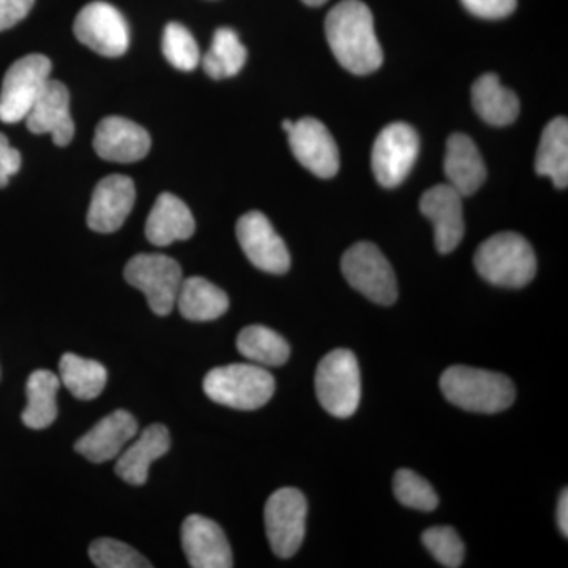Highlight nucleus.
Returning <instances> with one entry per match:
<instances>
[{
  "label": "nucleus",
  "instance_id": "obj_1",
  "mask_svg": "<svg viewBox=\"0 0 568 568\" xmlns=\"http://www.w3.org/2000/svg\"><path fill=\"white\" fill-rule=\"evenodd\" d=\"M325 36L336 61L351 73L364 77L383 65L372 10L361 0L336 3L325 18Z\"/></svg>",
  "mask_w": 568,
  "mask_h": 568
},
{
  "label": "nucleus",
  "instance_id": "obj_2",
  "mask_svg": "<svg viewBox=\"0 0 568 568\" xmlns=\"http://www.w3.org/2000/svg\"><path fill=\"white\" fill-rule=\"evenodd\" d=\"M440 390L452 405L470 413L497 414L514 405V383L500 373L452 366L440 376Z\"/></svg>",
  "mask_w": 568,
  "mask_h": 568
},
{
  "label": "nucleus",
  "instance_id": "obj_3",
  "mask_svg": "<svg viewBox=\"0 0 568 568\" xmlns=\"http://www.w3.org/2000/svg\"><path fill=\"white\" fill-rule=\"evenodd\" d=\"M474 264L481 278L500 287H525L537 272L532 246L517 233H499L478 246Z\"/></svg>",
  "mask_w": 568,
  "mask_h": 568
},
{
  "label": "nucleus",
  "instance_id": "obj_4",
  "mask_svg": "<svg viewBox=\"0 0 568 568\" xmlns=\"http://www.w3.org/2000/svg\"><path fill=\"white\" fill-rule=\"evenodd\" d=\"M204 392L219 405L254 410L271 402L275 394V379L256 364L220 366L204 377Z\"/></svg>",
  "mask_w": 568,
  "mask_h": 568
},
{
  "label": "nucleus",
  "instance_id": "obj_5",
  "mask_svg": "<svg viewBox=\"0 0 568 568\" xmlns=\"http://www.w3.org/2000/svg\"><path fill=\"white\" fill-rule=\"evenodd\" d=\"M316 395L332 416H354L362 396L361 368L354 353L335 349L325 355L317 366Z\"/></svg>",
  "mask_w": 568,
  "mask_h": 568
},
{
  "label": "nucleus",
  "instance_id": "obj_6",
  "mask_svg": "<svg viewBox=\"0 0 568 568\" xmlns=\"http://www.w3.org/2000/svg\"><path fill=\"white\" fill-rule=\"evenodd\" d=\"M347 283L377 305L395 304L398 284L394 268L376 245L358 242L351 246L342 260Z\"/></svg>",
  "mask_w": 568,
  "mask_h": 568
},
{
  "label": "nucleus",
  "instance_id": "obj_7",
  "mask_svg": "<svg viewBox=\"0 0 568 568\" xmlns=\"http://www.w3.org/2000/svg\"><path fill=\"white\" fill-rule=\"evenodd\" d=\"M125 280L148 297L155 315L173 312L181 290L182 268L173 257L164 254H136L126 264Z\"/></svg>",
  "mask_w": 568,
  "mask_h": 568
},
{
  "label": "nucleus",
  "instance_id": "obj_8",
  "mask_svg": "<svg viewBox=\"0 0 568 568\" xmlns=\"http://www.w3.org/2000/svg\"><path fill=\"white\" fill-rule=\"evenodd\" d=\"M51 61L43 54H29L13 63L6 73L0 91V121H24L33 103L51 80Z\"/></svg>",
  "mask_w": 568,
  "mask_h": 568
},
{
  "label": "nucleus",
  "instance_id": "obj_9",
  "mask_svg": "<svg viewBox=\"0 0 568 568\" xmlns=\"http://www.w3.org/2000/svg\"><path fill=\"white\" fill-rule=\"evenodd\" d=\"M308 506L304 493L282 488L268 497L264 518L268 544L278 558H293L304 544Z\"/></svg>",
  "mask_w": 568,
  "mask_h": 568
},
{
  "label": "nucleus",
  "instance_id": "obj_10",
  "mask_svg": "<svg viewBox=\"0 0 568 568\" xmlns=\"http://www.w3.org/2000/svg\"><path fill=\"white\" fill-rule=\"evenodd\" d=\"M420 140L413 126L395 122L376 138L372 152V166L377 182L395 189L405 181L416 163Z\"/></svg>",
  "mask_w": 568,
  "mask_h": 568
},
{
  "label": "nucleus",
  "instance_id": "obj_11",
  "mask_svg": "<svg viewBox=\"0 0 568 568\" xmlns=\"http://www.w3.org/2000/svg\"><path fill=\"white\" fill-rule=\"evenodd\" d=\"M74 36L104 58H119L130 47V29L121 11L111 3H88L74 20Z\"/></svg>",
  "mask_w": 568,
  "mask_h": 568
},
{
  "label": "nucleus",
  "instance_id": "obj_12",
  "mask_svg": "<svg viewBox=\"0 0 568 568\" xmlns=\"http://www.w3.org/2000/svg\"><path fill=\"white\" fill-rule=\"evenodd\" d=\"M235 233L239 244L254 267L275 275H283L290 271L291 254L287 246L264 213H245L239 220Z\"/></svg>",
  "mask_w": 568,
  "mask_h": 568
},
{
  "label": "nucleus",
  "instance_id": "obj_13",
  "mask_svg": "<svg viewBox=\"0 0 568 568\" xmlns=\"http://www.w3.org/2000/svg\"><path fill=\"white\" fill-rule=\"evenodd\" d=\"M295 160L321 179L334 178L339 170V153L327 126L315 118L294 122L287 133Z\"/></svg>",
  "mask_w": 568,
  "mask_h": 568
},
{
  "label": "nucleus",
  "instance_id": "obj_14",
  "mask_svg": "<svg viewBox=\"0 0 568 568\" xmlns=\"http://www.w3.org/2000/svg\"><path fill=\"white\" fill-rule=\"evenodd\" d=\"M134 200L136 190L132 179L121 174L102 179L92 194L88 212L89 227L102 234L121 230L132 212Z\"/></svg>",
  "mask_w": 568,
  "mask_h": 568
},
{
  "label": "nucleus",
  "instance_id": "obj_15",
  "mask_svg": "<svg viewBox=\"0 0 568 568\" xmlns=\"http://www.w3.org/2000/svg\"><path fill=\"white\" fill-rule=\"evenodd\" d=\"M462 194L450 185H436L424 193L420 212L435 227L437 252L448 254L462 244L465 235Z\"/></svg>",
  "mask_w": 568,
  "mask_h": 568
},
{
  "label": "nucleus",
  "instance_id": "obj_16",
  "mask_svg": "<svg viewBox=\"0 0 568 568\" xmlns=\"http://www.w3.org/2000/svg\"><path fill=\"white\" fill-rule=\"evenodd\" d=\"M182 547L193 568H230L233 551L223 529L212 519L192 515L182 525Z\"/></svg>",
  "mask_w": 568,
  "mask_h": 568
},
{
  "label": "nucleus",
  "instance_id": "obj_17",
  "mask_svg": "<svg viewBox=\"0 0 568 568\" xmlns=\"http://www.w3.org/2000/svg\"><path fill=\"white\" fill-rule=\"evenodd\" d=\"M151 136L141 125L121 118L110 115L99 123L93 138V148L106 162H140L151 151Z\"/></svg>",
  "mask_w": 568,
  "mask_h": 568
},
{
  "label": "nucleus",
  "instance_id": "obj_18",
  "mask_svg": "<svg viewBox=\"0 0 568 568\" xmlns=\"http://www.w3.org/2000/svg\"><path fill=\"white\" fill-rule=\"evenodd\" d=\"M24 121L32 133L51 134L54 144L69 145L74 136V122L65 85L61 81H48Z\"/></svg>",
  "mask_w": 568,
  "mask_h": 568
},
{
  "label": "nucleus",
  "instance_id": "obj_19",
  "mask_svg": "<svg viewBox=\"0 0 568 568\" xmlns=\"http://www.w3.org/2000/svg\"><path fill=\"white\" fill-rule=\"evenodd\" d=\"M136 418L126 410L119 409L102 418L91 432L85 433L74 448L89 462H111L121 455L123 447L136 436Z\"/></svg>",
  "mask_w": 568,
  "mask_h": 568
},
{
  "label": "nucleus",
  "instance_id": "obj_20",
  "mask_svg": "<svg viewBox=\"0 0 568 568\" xmlns=\"http://www.w3.org/2000/svg\"><path fill=\"white\" fill-rule=\"evenodd\" d=\"M171 439L166 426L153 424L142 435L121 452L115 463V474L126 484L141 487L148 481L149 467L155 459L162 458L170 450Z\"/></svg>",
  "mask_w": 568,
  "mask_h": 568
},
{
  "label": "nucleus",
  "instance_id": "obj_21",
  "mask_svg": "<svg viewBox=\"0 0 568 568\" xmlns=\"http://www.w3.org/2000/svg\"><path fill=\"white\" fill-rule=\"evenodd\" d=\"M444 171L448 179L447 185L457 190L462 196L476 193L487 179V166L477 145L463 133L448 138Z\"/></svg>",
  "mask_w": 568,
  "mask_h": 568
},
{
  "label": "nucleus",
  "instance_id": "obj_22",
  "mask_svg": "<svg viewBox=\"0 0 568 568\" xmlns=\"http://www.w3.org/2000/svg\"><path fill=\"white\" fill-rule=\"evenodd\" d=\"M196 230L189 205L171 193L160 194L145 223V237L156 246L186 241Z\"/></svg>",
  "mask_w": 568,
  "mask_h": 568
},
{
  "label": "nucleus",
  "instance_id": "obj_23",
  "mask_svg": "<svg viewBox=\"0 0 568 568\" xmlns=\"http://www.w3.org/2000/svg\"><path fill=\"white\" fill-rule=\"evenodd\" d=\"M179 312L185 320L194 323H207L222 317L230 308V298L219 286L201 278L183 280L181 290H179L178 301Z\"/></svg>",
  "mask_w": 568,
  "mask_h": 568
},
{
  "label": "nucleus",
  "instance_id": "obj_24",
  "mask_svg": "<svg viewBox=\"0 0 568 568\" xmlns=\"http://www.w3.org/2000/svg\"><path fill=\"white\" fill-rule=\"evenodd\" d=\"M473 104L477 114L489 125H510L519 114L518 97L504 88L493 73L484 74L474 82Z\"/></svg>",
  "mask_w": 568,
  "mask_h": 568
},
{
  "label": "nucleus",
  "instance_id": "obj_25",
  "mask_svg": "<svg viewBox=\"0 0 568 568\" xmlns=\"http://www.w3.org/2000/svg\"><path fill=\"white\" fill-rule=\"evenodd\" d=\"M536 173L551 179L556 189L568 185V122L556 118L545 126L536 156Z\"/></svg>",
  "mask_w": 568,
  "mask_h": 568
},
{
  "label": "nucleus",
  "instance_id": "obj_26",
  "mask_svg": "<svg viewBox=\"0 0 568 568\" xmlns=\"http://www.w3.org/2000/svg\"><path fill=\"white\" fill-rule=\"evenodd\" d=\"M61 379L48 369H37L28 381V406L22 410V424L32 429H43L58 417V396Z\"/></svg>",
  "mask_w": 568,
  "mask_h": 568
},
{
  "label": "nucleus",
  "instance_id": "obj_27",
  "mask_svg": "<svg viewBox=\"0 0 568 568\" xmlns=\"http://www.w3.org/2000/svg\"><path fill=\"white\" fill-rule=\"evenodd\" d=\"M59 379L74 398L93 399L106 386L108 372L100 362L77 354H63L59 364Z\"/></svg>",
  "mask_w": 568,
  "mask_h": 568
},
{
  "label": "nucleus",
  "instance_id": "obj_28",
  "mask_svg": "<svg viewBox=\"0 0 568 568\" xmlns=\"http://www.w3.org/2000/svg\"><path fill=\"white\" fill-rule=\"evenodd\" d=\"M239 353L253 364L282 366L291 355V347L282 335L264 325H250L237 336Z\"/></svg>",
  "mask_w": 568,
  "mask_h": 568
},
{
  "label": "nucleus",
  "instance_id": "obj_29",
  "mask_svg": "<svg viewBox=\"0 0 568 568\" xmlns=\"http://www.w3.org/2000/svg\"><path fill=\"white\" fill-rule=\"evenodd\" d=\"M203 69L213 80L235 77L246 62V50L237 32L222 28L213 33L211 50L201 58Z\"/></svg>",
  "mask_w": 568,
  "mask_h": 568
},
{
  "label": "nucleus",
  "instance_id": "obj_30",
  "mask_svg": "<svg viewBox=\"0 0 568 568\" xmlns=\"http://www.w3.org/2000/svg\"><path fill=\"white\" fill-rule=\"evenodd\" d=\"M162 48L164 58L174 69L193 71L200 65V47L192 32L179 22H170L164 28Z\"/></svg>",
  "mask_w": 568,
  "mask_h": 568
},
{
  "label": "nucleus",
  "instance_id": "obj_31",
  "mask_svg": "<svg viewBox=\"0 0 568 568\" xmlns=\"http://www.w3.org/2000/svg\"><path fill=\"white\" fill-rule=\"evenodd\" d=\"M394 493L403 506L414 510L433 511L439 506L435 489L414 470L399 469L395 474Z\"/></svg>",
  "mask_w": 568,
  "mask_h": 568
},
{
  "label": "nucleus",
  "instance_id": "obj_32",
  "mask_svg": "<svg viewBox=\"0 0 568 568\" xmlns=\"http://www.w3.org/2000/svg\"><path fill=\"white\" fill-rule=\"evenodd\" d=\"M92 562L100 568H151L136 549L114 538H99L89 548Z\"/></svg>",
  "mask_w": 568,
  "mask_h": 568
},
{
  "label": "nucleus",
  "instance_id": "obj_33",
  "mask_svg": "<svg viewBox=\"0 0 568 568\" xmlns=\"http://www.w3.org/2000/svg\"><path fill=\"white\" fill-rule=\"evenodd\" d=\"M422 544L432 552L433 558L440 566L448 568H458L463 566L465 560V544L457 530L450 526H436L425 530L422 536Z\"/></svg>",
  "mask_w": 568,
  "mask_h": 568
},
{
  "label": "nucleus",
  "instance_id": "obj_34",
  "mask_svg": "<svg viewBox=\"0 0 568 568\" xmlns=\"http://www.w3.org/2000/svg\"><path fill=\"white\" fill-rule=\"evenodd\" d=\"M462 3L469 13L484 20H500L517 9V0H462Z\"/></svg>",
  "mask_w": 568,
  "mask_h": 568
},
{
  "label": "nucleus",
  "instance_id": "obj_35",
  "mask_svg": "<svg viewBox=\"0 0 568 568\" xmlns=\"http://www.w3.org/2000/svg\"><path fill=\"white\" fill-rule=\"evenodd\" d=\"M36 0H0V32L13 28L31 13Z\"/></svg>",
  "mask_w": 568,
  "mask_h": 568
},
{
  "label": "nucleus",
  "instance_id": "obj_36",
  "mask_svg": "<svg viewBox=\"0 0 568 568\" xmlns=\"http://www.w3.org/2000/svg\"><path fill=\"white\" fill-rule=\"evenodd\" d=\"M21 168V153L11 148L6 134L0 133V189L9 185L11 175Z\"/></svg>",
  "mask_w": 568,
  "mask_h": 568
},
{
  "label": "nucleus",
  "instance_id": "obj_37",
  "mask_svg": "<svg viewBox=\"0 0 568 568\" xmlns=\"http://www.w3.org/2000/svg\"><path fill=\"white\" fill-rule=\"evenodd\" d=\"M558 525L562 536H568V491L564 489L558 504Z\"/></svg>",
  "mask_w": 568,
  "mask_h": 568
},
{
  "label": "nucleus",
  "instance_id": "obj_38",
  "mask_svg": "<svg viewBox=\"0 0 568 568\" xmlns=\"http://www.w3.org/2000/svg\"><path fill=\"white\" fill-rule=\"evenodd\" d=\"M302 2L306 3V6L310 7H320L324 6V3L327 2V0H302Z\"/></svg>",
  "mask_w": 568,
  "mask_h": 568
},
{
  "label": "nucleus",
  "instance_id": "obj_39",
  "mask_svg": "<svg viewBox=\"0 0 568 568\" xmlns=\"http://www.w3.org/2000/svg\"><path fill=\"white\" fill-rule=\"evenodd\" d=\"M293 126H294V122L293 121H284L283 122V130L286 133H290L291 129H293Z\"/></svg>",
  "mask_w": 568,
  "mask_h": 568
}]
</instances>
